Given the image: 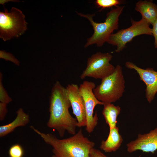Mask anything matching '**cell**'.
I'll return each instance as SVG.
<instances>
[{"label":"cell","mask_w":157,"mask_h":157,"mask_svg":"<svg viewBox=\"0 0 157 157\" xmlns=\"http://www.w3.org/2000/svg\"><path fill=\"white\" fill-rule=\"evenodd\" d=\"M49 117L47 126L56 130L61 137L65 132L72 135L76 133L78 122L69 111L71 104L65 88L58 81L53 86L49 98Z\"/></svg>","instance_id":"1"},{"label":"cell","mask_w":157,"mask_h":157,"mask_svg":"<svg viewBox=\"0 0 157 157\" xmlns=\"http://www.w3.org/2000/svg\"><path fill=\"white\" fill-rule=\"evenodd\" d=\"M31 128L53 148L52 152L57 157H90L95 145L84 136L81 129L71 137L59 139L52 134L41 132L32 126Z\"/></svg>","instance_id":"2"},{"label":"cell","mask_w":157,"mask_h":157,"mask_svg":"<svg viewBox=\"0 0 157 157\" xmlns=\"http://www.w3.org/2000/svg\"><path fill=\"white\" fill-rule=\"evenodd\" d=\"M124 7V6H117L115 8H111L107 14L105 21L99 23L94 21V14H84L77 12L79 15L87 18L89 21L94 30L92 35L87 39L85 48L94 44H96L97 47H101L107 42L114 31L118 28L119 17Z\"/></svg>","instance_id":"3"},{"label":"cell","mask_w":157,"mask_h":157,"mask_svg":"<svg viewBox=\"0 0 157 157\" xmlns=\"http://www.w3.org/2000/svg\"><path fill=\"white\" fill-rule=\"evenodd\" d=\"M125 81L122 67L117 65L113 72L101 80L93 90L97 98L104 104L112 103L119 100L125 91Z\"/></svg>","instance_id":"4"},{"label":"cell","mask_w":157,"mask_h":157,"mask_svg":"<svg viewBox=\"0 0 157 157\" xmlns=\"http://www.w3.org/2000/svg\"><path fill=\"white\" fill-rule=\"evenodd\" d=\"M10 10L9 12L4 8V12H0V38L4 41L19 37L27 29V23L22 12L14 7Z\"/></svg>","instance_id":"5"},{"label":"cell","mask_w":157,"mask_h":157,"mask_svg":"<svg viewBox=\"0 0 157 157\" xmlns=\"http://www.w3.org/2000/svg\"><path fill=\"white\" fill-rule=\"evenodd\" d=\"M131 26L129 28L112 33L107 42L117 47L115 51L119 52L125 47L126 44L135 37L141 35H153L149 24L143 18L138 21L131 19Z\"/></svg>","instance_id":"6"},{"label":"cell","mask_w":157,"mask_h":157,"mask_svg":"<svg viewBox=\"0 0 157 157\" xmlns=\"http://www.w3.org/2000/svg\"><path fill=\"white\" fill-rule=\"evenodd\" d=\"M113 56L109 53L99 52L92 55L88 59L86 68L80 76L83 79L86 77L102 79L112 74L115 67L110 62Z\"/></svg>","instance_id":"7"},{"label":"cell","mask_w":157,"mask_h":157,"mask_svg":"<svg viewBox=\"0 0 157 157\" xmlns=\"http://www.w3.org/2000/svg\"><path fill=\"white\" fill-rule=\"evenodd\" d=\"M95 83L85 81L79 86V91L84 101L86 117V130L89 133L92 132L97 126L98 117L97 112L93 115L94 110L98 105H103L104 103L99 100L93 92L96 87Z\"/></svg>","instance_id":"8"},{"label":"cell","mask_w":157,"mask_h":157,"mask_svg":"<svg viewBox=\"0 0 157 157\" xmlns=\"http://www.w3.org/2000/svg\"><path fill=\"white\" fill-rule=\"evenodd\" d=\"M65 88L73 113L78 122V127L86 126L87 121L85 107L79 86L72 83L68 84Z\"/></svg>","instance_id":"9"},{"label":"cell","mask_w":157,"mask_h":157,"mask_svg":"<svg viewBox=\"0 0 157 157\" xmlns=\"http://www.w3.org/2000/svg\"><path fill=\"white\" fill-rule=\"evenodd\" d=\"M125 65L127 68L135 70L140 79L145 83V97L148 102L151 103L157 92V71L152 68H141L130 62H126Z\"/></svg>","instance_id":"10"},{"label":"cell","mask_w":157,"mask_h":157,"mask_svg":"<svg viewBox=\"0 0 157 157\" xmlns=\"http://www.w3.org/2000/svg\"><path fill=\"white\" fill-rule=\"evenodd\" d=\"M126 145L127 151L130 153L140 150L154 154L157 150V127L148 133L139 134L136 139Z\"/></svg>","instance_id":"11"},{"label":"cell","mask_w":157,"mask_h":157,"mask_svg":"<svg viewBox=\"0 0 157 157\" xmlns=\"http://www.w3.org/2000/svg\"><path fill=\"white\" fill-rule=\"evenodd\" d=\"M135 10L140 12L142 18L152 25L157 19V5L152 1L140 0L136 4Z\"/></svg>","instance_id":"12"},{"label":"cell","mask_w":157,"mask_h":157,"mask_svg":"<svg viewBox=\"0 0 157 157\" xmlns=\"http://www.w3.org/2000/svg\"><path fill=\"white\" fill-rule=\"evenodd\" d=\"M123 140L118 127L110 129L107 138L101 142L100 148L106 152L115 151L120 147Z\"/></svg>","instance_id":"13"},{"label":"cell","mask_w":157,"mask_h":157,"mask_svg":"<svg viewBox=\"0 0 157 157\" xmlns=\"http://www.w3.org/2000/svg\"><path fill=\"white\" fill-rule=\"evenodd\" d=\"M17 116L10 123L0 126V137H3L13 131L19 126H23L28 123L29 115L25 113L22 108H19L16 112Z\"/></svg>","instance_id":"14"},{"label":"cell","mask_w":157,"mask_h":157,"mask_svg":"<svg viewBox=\"0 0 157 157\" xmlns=\"http://www.w3.org/2000/svg\"><path fill=\"white\" fill-rule=\"evenodd\" d=\"M102 114L109 129L117 126V117L120 113L121 108L119 106H115L112 103L104 104Z\"/></svg>","instance_id":"15"},{"label":"cell","mask_w":157,"mask_h":157,"mask_svg":"<svg viewBox=\"0 0 157 157\" xmlns=\"http://www.w3.org/2000/svg\"><path fill=\"white\" fill-rule=\"evenodd\" d=\"M124 1L123 0H96L95 3L98 7L101 8V10L113 6L116 7L118 5L123 3Z\"/></svg>","instance_id":"16"},{"label":"cell","mask_w":157,"mask_h":157,"mask_svg":"<svg viewBox=\"0 0 157 157\" xmlns=\"http://www.w3.org/2000/svg\"><path fill=\"white\" fill-rule=\"evenodd\" d=\"M2 74L1 72L0 73V101L8 104L11 102L12 99L9 96L3 86L2 82Z\"/></svg>","instance_id":"17"},{"label":"cell","mask_w":157,"mask_h":157,"mask_svg":"<svg viewBox=\"0 0 157 157\" xmlns=\"http://www.w3.org/2000/svg\"><path fill=\"white\" fill-rule=\"evenodd\" d=\"M24 151L22 146L18 144L12 146L9 150V154L10 157H23Z\"/></svg>","instance_id":"18"},{"label":"cell","mask_w":157,"mask_h":157,"mask_svg":"<svg viewBox=\"0 0 157 157\" xmlns=\"http://www.w3.org/2000/svg\"><path fill=\"white\" fill-rule=\"evenodd\" d=\"M0 58L6 61H10L17 66L20 65V62L12 54L4 50L0 51Z\"/></svg>","instance_id":"19"},{"label":"cell","mask_w":157,"mask_h":157,"mask_svg":"<svg viewBox=\"0 0 157 157\" xmlns=\"http://www.w3.org/2000/svg\"><path fill=\"white\" fill-rule=\"evenodd\" d=\"M7 104L0 102V120H3L7 113Z\"/></svg>","instance_id":"20"},{"label":"cell","mask_w":157,"mask_h":157,"mask_svg":"<svg viewBox=\"0 0 157 157\" xmlns=\"http://www.w3.org/2000/svg\"><path fill=\"white\" fill-rule=\"evenodd\" d=\"M90 156V157H108L100 150L94 148L91 150Z\"/></svg>","instance_id":"21"},{"label":"cell","mask_w":157,"mask_h":157,"mask_svg":"<svg viewBox=\"0 0 157 157\" xmlns=\"http://www.w3.org/2000/svg\"><path fill=\"white\" fill-rule=\"evenodd\" d=\"M152 32L155 38L154 45L155 47L157 49V19L152 25Z\"/></svg>","instance_id":"22"},{"label":"cell","mask_w":157,"mask_h":157,"mask_svg":"<svg viewBox=\"0 0 157 157\" xmlns=\"http://www.w3.org/2000/svg\"><path fill=\"white\" fill-rule=\"evenodd\" d=\"M18 2L19 1L18 0H0V4H2L3 6L4 7V4L8 2Z\"/></svg>","instance_id":"23"},{"label":"cell","mask_w":157,"mask_h":157,"mask_svg":"<svg viewBox=\"0 0 157 157\" xmlns=\"http://www.w3.org/2000/svg\"><path fill=\"white\" fill-rule=\"evenodd\" d=\"M52 157H57L55 155H53V156H52Z\"/></svg>","instance_id":"24"}]
</instances>
